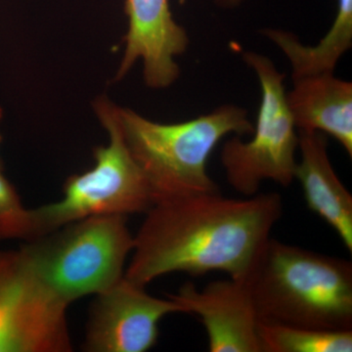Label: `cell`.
Listing matches in <instances>:
<instances>
[{"label": "cell", "mask_w": 352, "mask_h": 352, "mask_svg": "<svg viewBox=\"0 0 352 352\" xmlns=\"http://www.w3.org/2000/svg\"><path fill=\"white\" fill-rule=\"evenodd\" d=\"M282 212L277 193L234 199L219 192L157 201L134 236L124 277L142 287L173 272L219 271L245 280Z\"/></svg>", "instance_id": "1"}, {"label": "cell", "mask_w": 352, "mask_h": 352, "mask_svg": "<svg viewBox=\"0 0 352 352\" xmlns=\"http://www.w3.org/2000/svg\"><path fill=\"white\" fill-rule=\"evenodd\" d=\"M245 283L263 323L352 330V263L270 238Z\"/></svg>", "instance_id": "2"}, {"label": "cell", "mask_w": 352, "mask_h": 352, "mask_svg": "<svg viewBox=\"0 0 352 352\" xmlns=\"http://www.w3.org/2000/svg\"><path fill=\"white\" fill-rule=\"evenodd\" d=\"M120 131L157 201L219 193L208 162L220 141L254 131L248 112L226 104L195 119L162 124L116 106ZM153 204V205H154Z\"/></svg>", "instance_id": "3"}, {"label": "cell", "mask_w": 352, "mask_h": 352, "mask_svg": "<svg viewBox=\"0 0 352 352\" xmlns=\"http://www.w3.org/2000/svg\"><path fill=\"white\" fill-rule=\"evenodd\" d=\"M133 248L126 215L101 214L28 241L20 251L39 281L69 305L117 284Z\"/></svg>", "instance_id": "4"}, {"label": "cell", "mask_w": 352, "mask_h": 352, "mask_svg": "<svg viewBox=\"0 0 352 352\" xmlns=\"http://www.w3.org/2000/svg\"><path fill=\"white\" fill-rule=\"evenodd\" d=\"M115 108L105 98L95 104L109 143L95 150L94 168L67 179L60 200L32 208L31 240L76 220L101 214H146L152 207L151 189L127 147Z\"/></svg>", "instance_id": "5"}, {"label": "cell", "mask_w": 352, "mask_h": 352, "mask_svg": "<svg viewBox=\"0 0 352 352\" xmlns=\"http://www.w3.org/2000/svg\"><path fill=\"white\" fill-rule=\"evenodd\" d=\"M245 64L258 76L261 102L252 138L233 135L220 153L227 182L245 197L258 194L261 183L288 187L296 179L298 132L287 103L285 76L265 55L248 51Z\"/></svg>", "instance_id": "6"}, {"label": "cell", "mask_w": 352, "mask_h": 352, "mask_svg": "<svg viewBox=\"0 0 352 352\" xmlns=\"http://www.w3.org/2000/svg\"><path fill=\"white\" fill-rule=\"evenodd\" d=\"M19 250L0 249V352H69L67 309Z\"/></svg>", "instance_id": "7"}, {"label": "cell", "mask_w": 352, "mask_h": 352, "mask_svg": "<svg viewBox=\"0 0 352 352\" xmlns=\"http://www.w3.org/2000/svg\"><path fill=\"white\" fill-rule=\"evenodd\" d=\"M146 287L122 277L97 295L90 310L83 351L145 352L156 344L159 324L164 316L184 314L182 305L168 298H155Z\"/></svg>", "instance_id": "8"}, {"label": "cell", "mask_w": 352, "mask_h": 352, "mask_svg": "<svg viewBox=\"0 0 352 352\" xmlns=\"http://www.w3.org/2000/svg\"><path fill=\"white\" fill-rule=\"evenodd\" d=\"M168 296L182 305L184 314L200 317L208 351L261 352V320L245 280H220L201 289L185 283Z\"/></svg>", "instance_id": "9"}, {"label": "cell", "mask_w": 352, "mask_h": 352, "mask_svg": "<svg viewBox=\"0 0 352 352\" xmlns=\"http://www.w3.org/2000/svg\"><path fill=\"white\" fill-rule=\"evenodd\" d=\"M126 13L129 30L117 80L141 61L148 87H170L180 75L175 58L186 51L189 38L173 19L170 0H126Z\"/></svg>", "instance_id": "10"}, {"label": "cell", "mask_w": 352, "mask_h": 352, "mask_svg": "<svg viewBox=\"0 0 352 352\" xmlns=\"http://www.w3.org/2000/svg\"><path fill=\"white\" fill-rule=\"evenodd\" d=\"M298 132L300 160L296 179L302 185L307 207L321 217L352 251V196L333 170L327 135L318 131Z\"/></svg>", "instance_id": "11"}, {"label": "cell", "mask_w": 352, "mask_h": 352, "mask_svg": "<svg viewBox=\"0 0 352 352\" xmlns=\"http://www.w3.org/2000/svg\"><path fill=\"white\" fill-rule=\"evenodd\" d=\"M287 103L298 131L331 136L352 157V83L333 73L293 78Z\"/></svg>", "instance_id": "12"}, {"label": "cell", "mask_w": 352, "mask_h": 352, "mask_svg": "<svg viewBox=\"0 0 352 352\" xmlns=\"http://www.w3.org/2000/svg\"><path fill=\"white\" fill-rule=\"evenodd\" d=\"M261 352H351L352 330L330 331L263 323Z\"/></svg>", "instance_id": "13"}, {"label": "cell", "mask_w": 352, "mask_h": 352, "mask_svg": "<svg viewBox=\"0 0 352 352\" xmlns=\"http://www.w3.org/2000/svg\"><path fill=\"white\" fill-rule=\"evenodd\" d=\"M32 238V208L23 205L18 192L0 168V241Z\"/></svg>", "instance_id": "14"}, {"label": "cell", "mask_w": 352, "mask_h": 352, "mask_svg": "<svg viewBox=\"0 0 352 352\" xmlns=\"http://www.w3.org/2000/svg\"><path fill=\"white\" fill-rule=\"evenodd\" d=\"M217 6L224 7V8H231L239 6L242 0H212Z\"/></svg>", "instance_id": "15"}, {"label": "cell", "mask_w": 352, "mask_h": 352, "mask_svg": "<svg viewBox=\"0 0 352 352\" xmlns=\"http://www.w3.org/2000/svg\"><path fill=\"white\" fill-rule=\"evenodd\" d=\"M2 109L1 107H0V122H1V119H2ZM1 141H2V138H1V134H0V143H1ZM0 168H2V163H1V157H0Z\"/></svg>", "instance_id": "16"}]
</instances>
